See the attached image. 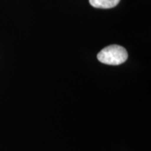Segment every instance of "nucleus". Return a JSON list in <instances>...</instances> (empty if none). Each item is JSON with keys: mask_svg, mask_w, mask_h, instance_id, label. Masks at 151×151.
Segmentation results:
<instances>
[{"mask_svg": "<svg viewBox=\"0 0 151 151\" xmlns=\"http://www.w3.org/2000/svg\"><path fill=\"white\" fill-rule=\"evenodd\" d=\"M97 59L103 64L119 65L128 59V52L121 45H112L103 49L97 54Z\"/></svg>", "mask_w": 151, "mask_h": 151, "instance_id": "f257e3e1", "label": "nucleus"}, {"mask_svg": "<svg viewBox=\"0 0 151 151\" xmlns=\"http://www.w3.org/2000/svg\"><path fill=\"white\" fill-rule=\"evenodd\" d=\"M120 0H89L90 4L97 9H112L118 5Z\"/></svg>", "mask_w": 151, "mask_h": 151, "instance_id": "f03ea898", "label": "nucleus"}]
</instances>
